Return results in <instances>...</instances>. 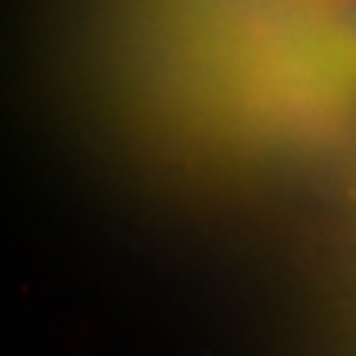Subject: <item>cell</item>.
<instances>
[{
  "label": "cell",
  "instance_id": "1",
  "mask_svg": "<svg viewBox=\"0 0 356 356\" xmlns=\"http://www.w3.org/2000/svg\"><path fill=\"white\" fill-rule=\"evenodd\" d=\"M346 24L353 26V37H356V7H346Z\"/></svg>",
  "mask_w": 356,
  "mask_h": 356
}]
</instances>
